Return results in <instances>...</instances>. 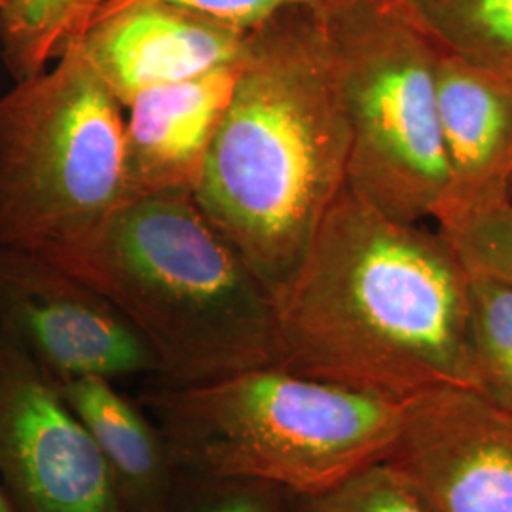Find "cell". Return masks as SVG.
<instances>
[{
	"label": "cell",
	"instance_id": "obj_15",
	"mask_svg": "<svg viewBox=\"0 0 512 512\" xmlns=\"http://www.w3.org/2000/svg\"><path fill=\"white\" fill-rule=\"evenodd\" d=\"M444 52L512 73V0H389Z\"/></svg>",
	"mask_w": 512,
	"mask_h": 512
},
{
	"label": "cell",
	"instance_id": "obj_23",
	"mask_svg": "<svg viewBox=\"0 0 512 512\" xmlns=\"http://www.w3.org/2000/svg\"><path fill=\"white\" fill-rule=\"evenodd\" d=\"M6 2H8V0H0V8H2Z\"/></svg>",
	"mask_w": 512,
	"mask_h": 512
},
{
	"label": "cell",
	"instance_id": "obj_20",
	"mask_svg": "<svg viewBox=\"0 0 512 512\" xmlns=\"http://www.w3.org/2000/svg\"><path fill=\"white\" fill-rule=\"evenodd\" d=\"M202 16L215 19L228 27L251 33L266 21L293 10V8H319L327 0H165Z\"/></svg>",
	"mask_w": 512,
	"mask_h": 512
},
{
	"label": "cell",
	"instance_id": "obj_14",
	"mask_svg": "<svg viewBox=\"0 0 512 512\" xmlns=\"http://www.w3.org/2000/svg\"><path fill=\"white\" fill-rule=\"evenodd\" d=\"M109 2L8 0L0 8V59L14 82L48 69Z\"/></svg>",
	"mask_w": 512,
	"mask_h": 512
},
{
	"label": "cell",
	"instance_id": "obj_21",
	"mask_svg": "<svg viewBox=\"0 0 512 512\" xmlns=\"http://www.w3.org/2000/svg\"><path fill=\"white\" fill-rule=\"evenodd\" d=\"M501 179H503V184L511 190L512 188V143L511 148H509V154H507V160H505V165H503V175H501Z\"/></svg>",
	"mask_w": 512,
	"mask_h": 512
},
{
	"label": "cell",
	"instance_id": "obj_9",
	"mask_svg": "<svg viewBox=\"0 0 512 512\" xmlns=\"http://www.w3.org/2000/svg\"><path fill=\"white\" fill-rule=\"evenodd\" d=\"M429 512H512V412L465 387L406 399L384 461Z\"/></svg>",
	"mask_w": 512,
	"mask_h": 512
},
{
	"label": "cell",
	"instance_id": "obj_8",
	"mask_svg": "<svg viewBox=\"0 0 512 512\" xmlns=\"http://www.w3.org/2000/svg\"><path fill=\"white\" fill-rule=\"evenodd\" d=\"M0 332L55 382L158 376L141 334L103 294L37 251L0 247Z\"/></svg>",
	"mask_w": 512,
	"mask_h": 512
},
{
	"label": "cell",
	"instance_id": "obj_12",
	"mask_svg": "<svg viewBox=\"0 0 512 512\" xmlns=\"http://www.w3.org/2000/svg\"><path fill=\"white\" fill-rule=\"evenodd\" d=\"M435 92L452 179L450 200L440 215L476 200L511 194L501 175L512 143V73L439 48Z\"/></svg>",
	"mask_w": 512,
	"mask_h": 512
},
{
	"label": "cell",
	"instance_id": "obj_13",
	"mask_svg": "<svg viewBox=\"0 0 512 512\" xmlns=\"http://www.w3.org/2000/svg\"><path fill=\"white\" fill-rule=\"evenodd\" d=\"M55 385L90 435L124 512H164L179 467L158 421L109 378L78 376Z\"/></svg>",
	"mask_w": 512,
	"mask_h": 512
},
{
	"label": "cell",
	"instance_id": "obj_4",
	"mask_svg": "<svg viewBox=\"0 0 512 512\" xmlns=\"http://www.w3.org/2000/svg\"><path fill=\"white\" fill-rule=\"evenodd\" d=\"M139 403L162 427L179 471L313 497L384 463L406 401L264 365L200 384L156 382Z\"/></svg>",
	"mask_w": 512,
	"mask_h": 512
},
{
	"label": "cell",
	"instance_id": "obj_18",
	"mask_svg": "<svg viewBox=\"0 0 512 512\" xmlns=\"http://www.w3.org/2000/svg\"><path fill=\"white\" fill-rule=\"evenodd\" d=\"M164 512H300V497L253 478L179 471Z\"/></svg>",
	"mask_w": 512,
	"mask_h": 512
},
{
	"label": "cell",
	"instance_id": "obj_19",
	"mask_svg": "<svg viewBox=\"0 0 512 512\" xmlns=\"http://www.w3.org/2000/svg\"><path fill=\"white\" fill-rule=\"evenodd\" d=\"M300 512H429L385 463L351 476L325 494L300 497Z\"/></svg>",
	"mask_w": 512,
	"mask_h": 512
},
{
	"label": "cell",
	"instance_id": "obj_22",
	"mask_svg": "<svg viewBox=\"0 0 512 512\" xmlns=\"http://www.w3.org/2000/svg\"><path fill=\"white\" fill-rule=\"evenodd\" d=\"M0 512H19L16 505L12 503V499L4 492V488L0 486Z\"/></svg>",
	"mask_w": 512,
	"mask_h": 512
},
{
	"label": "cell",
	"instance_id": "obj_3",
	"mask_svg": "<svg viewBox=\"0 0 512 512\" xmlns=\"http://www.w3.org/2000/svg\"><path fill=\"white\" fill-rule=\"evenodd\" d=\"M46 256L124 315L162 384L275 363L272 294L190 194L128 200L90 236Z\"/></svg>",
	"mask_w": 512,
	"mask_h": 512
},
{
	"label": "cell",
	"instance_id": "obj_11",
	"mask_svg": "<svg viewBox=\"0 0 512 512\" xmlns=\"http://www.w3.org/2000/svg\"><path fill=\"white\" fill-rule=\"evenodd\" d=\"M238 65L141 93L124 120L126 202L164 194L194 196Z\"/></svg>",
	"mask_w": 512,
	"mask_h": 512
},
{
	"label": "cell",
	"instance_id": "obj_24",
	"mask_svg": "<svg viewBox=\"0 0 512 512\" xmlns=\"http://www.w3.org/2000/svg\"><path fill=\"white\" fill-rule=\"evenodd\" d=\"M511 196H512V188H511Z\"/></svg>",
	"mask_w": 512,
	"mask_h": 512
},
{
	"label": "cell",
	"instance_id": "obj_2",
	"mask_svg": "<svg viewBox=\"0 0 512 512\" xmlns=\"http://www.w3.org/2000/svg\"><path fill=\"white\" fill-rule=\"evenodd\" d=\"M349 150L319 8L251 31L194 200L272 296L348 186Z\"/></svg>",
	"mask_w": 512,
	"mask_h": 512
},
{
	"label": "cell",
	"instance_id": "obj_10",
	"mask_svg": "<svg viewBox=\"0 0 512 512\" xmlns=\"http://www.w3.org/2000/svg\"><path fill=\"white\" fill-rule=\"evenodd\" d=\"M247 37L165 0H110L76 44L128 109L148 90L238 65Z\"/></svg>",
	"mask_w": 512,
	"mask_h": 512
},
{
	"label": "cell",
	"instance_id": "obj_17",
	"mask_svg": "<svg viewBox=\"0 0 512 512\" xmlns=\"http://www.w3.org/2000/svg\"><path fill=\"white\" fill-rule=\"evenodd\" d=\"M469 270L512 285V196L499 194L435 220Z\"/></svg>",
	"mask_w": 512,
	"mask_h": 512
},
{
	"label": "cell",
	"instance_id": "obj_7",
	"mask_svg": "<svg viewBox=\"0 0 512 512\" xmlns=\"http://www.w3.org/2000/svg\"><path fill=\"white\" fill-rule=\"evenodd\" d=\"M0 486L19 512H124L54 378L2 332Z\"/></svg>",
	"mask_w": 512,
	"mask_h": 512
},
{
	"label": "cell",
	"instance_id": "obj_6",
	"mask_svg": "<svg viewBox=\"0 0 512 512\" xmlns=\"http://www.w3.org/2000/svg\"><path fill=\"white\" fill-rule=\"evenodd\" d=\"M348 114V186L391 219H437L452 179L440 137L439 48L389 0L319 6Z\"/></svg>",
	"mask_w": 512,
	"mask_h": 512
},
{
	"label": "cell",
	"instance_id": "obj_16",
	"mask_svg": "<svg viewBox=\"0 0 512 512\" xmlns=\"http://www.w3.org/2000/svg\"><path fill=\"white\" fill-rule=\"evenodd\" d=\"M469 291L478 393L512 412V285L469 270Z\"/></svg>",
	"mask_w": 512,
	"mask_h": 512
},
{
	"label": "cell",
	"instance_id": "obj_1",
	"mask_svg": "<svg viewBox=\"0 0 512 512\" xmlns=\"http://www.w3.org/2000/svg\"><path fill=\"white\" fill-rule=\"evenodd\" d=\"M272 300L274 365L397 401L478 393L469 268L439 228L391 219L349 186Z\"/></svg>",
	"mask_w": 512,
	"mask_h": 512
},
{
	"label": "cell",
	"instance_id": "obj_5",
	"mask_svg": "<svg viewBox=\"0 0 512 512\" xmlns=\"http://www.w3.org/2000/svg\"><path fill=\"white\" fill-rule=\"evenodd\" d=\"M122 110L76 42L0 97V247L54 253L126 203Z\"/></svg>",
	"mask_w": 512,
	"mask_h": 512
}]
</instances>
